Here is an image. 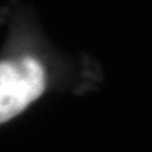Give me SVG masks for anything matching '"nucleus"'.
<instances>
[{"label": "nucleus", "mask_w": 152, "mask_h": 152, "mask_svg": "<svg viewBox=\"0 0 152 152\" xmlns=\"http://www.w3.org/2000/svg\"><path fill=\"white\" fill-rule=\"evenodd\" d=\"M46 88L45 70L37 60L23 57L0 65V122L18 115Z\"/></svg>", "instance_id": "1"}]
</instances>
